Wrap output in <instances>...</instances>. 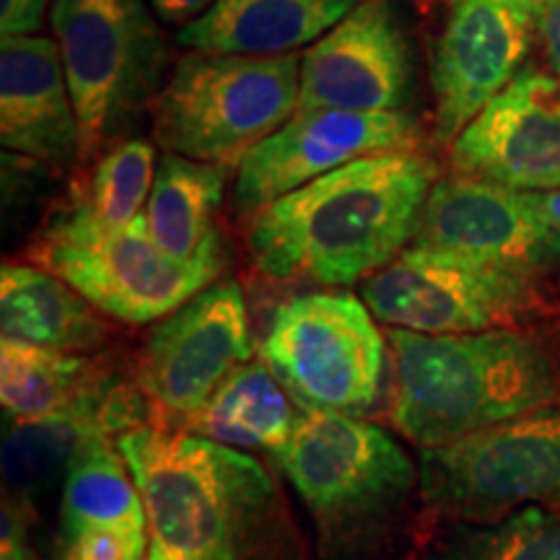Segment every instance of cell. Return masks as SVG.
<instances>
[{"instance_id": "cell-1", "label": "cell", "mask_w": 560, "mask_h": 560, "mask_svg": "<svg viewBox=\"0 0 560 560\" xmlns=\"http://www.w3.org/2000/svg\"><path fill=\"white\" fill-rule=\"evenodd\" d=\"M436 182V161L420 149L374 153L340 166L252 219V262L272 280H366L416 236Z\"/></svg>"}, {"instance_id": "cell-2", "label": "cell", "mask_w": 560, "mask_h": 560, "mask_svg": "<svg viewBox=\"0 0 560 560\" xmlns=\"http://www.w3.org/2000/svg\"><path fill=\"white\" fill-rule=\"evenodd\" d=\"M117 446L149 514V560H306L260 462L149 425L122 433Z\"/></svg>"}, {"instance_id": "cell-3", "label": "cell", "mask_w": 560, "mask_h": 560, "mask_svg": "<svg viewBox=\"0 0 560 560\" xmlns=\"http://www.w3.org/2000/svg\"><path fill=\"white\" fill-rule=\"evenodd\" d=\"M392 423L420 450L450 444L560 400V369L529 335L389 330Z\"/></svg>"}, {"instance_id": "cell-4", "label": "cell", "mask_w": 560, "mask_h": 560, "mask_svg": "<svg viewBox=\"0 0 560 560\" xmlns=\"http://www.w3.org/2000/svg\"><path fill=\"white\" fill-rule=\"evenodd\" d=\"M301 495L330 556H361L400 520L420 470L380 425L306 410L289 444L272 454Z\"/></svg>"}, {"instance_id": "cell-5", "label": "cell", "mask_w": 560, "mask_h": 560, "mask_svg": "<svg viewBox=\"0 0 560 560\" xmlns=\"http://www.w3.org/2000/svg\"><path fill=\"white\" fill-rule=\"evenodd\" d=\"M301 58L190 52L174 62L151 104L153 138L166 153L240 170L262 140L299 112Z\"/></svg>"}, {"instance_id": "cell-6", "label": "cell", "mask_w": 560, "mask_h": 560, "mask_svg": "<svg viewBox=\"0 0 560 560\" xmlns=\"http://www.w3.org/2000/svg\"><path fill=\"white\" fill-rule=\"evenodd\" d=\"M145 0H55L50 21L83 136V161L120 143L156 102L170 45Z\"/></svg>"}, {"instance_id": "cell-7", "label": "cell", "mask_w": 560, "mask_h": 560, "mask_svg": "<svg viewBox=\"0 0 560 560\" xmlns=\"http://www.w3.org/2000/svg\"><path fill=\"white\" fill-rule=\"evenodd\" d=\"M30 257L91 306L128 325L170 317L221 272V265H185L164 255L143 215L125 229H109L73 208L45 229Z\"/></svg>"}, {"instance_id": "cell-8", "label": "cell", "mask_w": 560, "mask_h": 560, "mask_svg": "<svg viewBox=\"0 0 560 560\" xmlns=\"http://www.w3.org/2000/svg\"><path fill=\"white\" fill-rule=\"evenodd\" d=\"M420 493L439 514L475 524L560 503V405L423 450Z\"/></svg>"}, {"instance_id": "cell-9", "label": "cell", "mask_w": 560, "mask_h": 560, "mask_svg": "<svg viewBox=\"0 0 560 560\" xmlns=\"http://www.w3.org/2000/svg\"><path fill=\"white\" fill-rule=\"evenodd\" d=\"M350 293H304L280 304L262 359L304 410L359 416L376 402L384 340Z\"/></svg>"}, {"instance_id": "cell-10", "label": "cell", "mask_w": 560, "mask_h": 560, "mask_svg": "<svg viewBox=\"0 0 560 560\" xmlns=\"http://www.w3.org/2000/svg\"><path fill=\"white\" fill-rule=\"evenodd\" d=\"M363 304L384 325L420 335L511 330L537 310V280L429 247L402 249L363 280Z\"/></svg>"}, {"instance_id": "cell-11", "label": "cell", "mask_w": 560, "mask_h": 560, "mask_svg": "<svg viewBox=\"0 0 560 560\" xmlns=\"http://www.w3.org/2000/svg\"><path fill=\"white\" fill-rule=\"evenodd\" d=\"M249 355L240 283H210L153 327L138 361V387L161 416L187 423Z\"/></svg>"}, {"instance_id": "cell-12", "label": "cell", "mask_w": 560, "mask_h": 560, "mask_svg": "<svg viewBox=\"0 0 560 560\" xmlns=\"http://www.w3.org/2000/svg\"><path fill=\"white\" fill-rule=\"evenodd\" d=\"M416 47L397 0H363L301 55L299 109L405 112Z\"/></svg>"}, {"instance_id": "cell-13", "label": "cell", "mask_w": 560, "mask_h": 560, "mask_svg": "<svg viewBox=\"0 0 560 560\" xmlns=\"http://www.w3.org/2000/svg\"><path fill=\"white\" fill-rule=\"evenodd\" d=\"M412 240L535 280L560 272V229L537 195L462 174L439 177Z\"/></svg>"}, {"instance_id": "cell-14", "label": "cell", "mask_w": 560, "mask_h": 560, "mask_svg": "<svg viewBox=\"0 0 560 560\" xmlns=\"http://www.w3.org/2000/svg\"><path fill=\"white\" fill-rule=\"evenodd\" d=\"M418 140V122L408 112L299 109L236 170L234 206L244 215H257L340 166L374 153L412 151Z\"/></svg>"}, {"instance_id": "cell-15", "label": "cell", "mask_w": 560, "mask_h": 560, "mask_svg": "<svg viewBox=\"0 0 560 560\" xmlns=\"http://www.w3.org/2000/svg\"><path fill=\"white\" fill-rule=\"evenodd\" d=\"M452 170L516 192L560 190V79L520 75L452 143Z\"/></svg>"}, {"instance_id": "cell-16", "label": "cell", "mask_w": 560, "mask_h": 560, "mask_svg": "<svg viewBox=\"0 0 560 560\" xmlns=\"http://www.w3.org/2000/svg\"><path fill=\"white\" fill-rule=\"evenodd\" d=\"M535 16L503 0H454L433 55L436 140L454 138L520 75Z\"/></svg>"}, {"instance_id": "cell-17", "label": "cell", "mask_w": 560, "mask_h": 560, "mask_svg": "<svg viewBox=\"0 0 560 560\" xmlns=\"http://www.w3.org/2000/svg\"><path fill=\"white\" fill-rule=\"evenodd\" d=\"M0 143L58 170L83 161L81 122L55 39L0 42Z\"/></svg>"}, {"instance_id": "cell-18", "label": "cell", "mask_w": 560, "mask_h": 560, "mask_svg": "<svg viewBox=\"0 0 560 560\" xmlns=\"http://www.w3.org/2000/svg\"><path fill=\"white\" fill-rule=\"evenodd\" d=\"M363 0H215L182 26L177 39L192 52L276 58L314 45Z\"/></svg>"}, {"instance_id": "cell-19", "label": "cell", "mask_w": 560, "mask_h": 560, "mask_svg": "<svg viewBox=\"0 0 560 560\" xmlns=\"http://www.w3.org/2000/svg\"><path fill=\"white\" fill-rule=\"evenodd\" d=\"M117 384L115 376L81 355L19 340L0 342V400L21 423L91 418L104 429V405Z\"/></svg>"}, {"instance_id": "cell-20", "label": "cell", "mask_w": 560, "mask_h": 560, "mask_svg": "<svg viewBox=\"0 0 560 560\" xmlns=\"http://www.w3.org/2000/svg\"><path fill=\"white\" fill-rule=\"evenodd\" d=\"M226 187V172L210 164L164 153L143 210L153 244L185 265H221V236L215 229Z\"/></svg>"}, {"instance_id": "cell-21", "label": "cell", "mask_w": 560, "mask_h": 560, "mask_svg": "<svg viewBox=\"0 0 560 560\" xmlns=\"http://www.w3.org/2000/svg\"><path fill=\"white\" fill-rule=\"evenodd\" d=\"M79 291L37 265H3L0 270V327L3 340L86 353L107 340V325Z\"/></svg>"}, {"instance_id": "cell-22", "label": "cell", "mask_w": 560, "mask_h": 560, "mask_svg": "<svg viewBox=\"0 0 560 560\" xmlns=\"http://www.w3.org/2000/svg\"><path fill=\"white\" fill-rule=\"evenodd\" d=\"M296 423L299 416L268 363L249 361L231 371L202 410L187 420L185 431L229 450L276 454L289 444Z\"/></svg>"}, {"instance_id": "cell-23", "label": "cell", "mask_w": 560, "mask_h": 560, "mask_svg": "<svg viewBox=\"0 0 560 560\" xmlns=\"http://www.w3.org/2000/svg\"><path fill=\"white\" fill-rule=\"evenodd\" d=\"M122 454L96 441L62 480L60 540L91 527L149 532V514Z\"/></svg>"}, {"instance_id": "cell-24", "label": "cell", "mask_w": 560, "mask_h": 560, "mask_svg": "<svg viewBox=\"0 0 560 560\" xmlns=\"http://www.w3.org/2000/svg\"><path fill=\"white\" fill-rule=\"evenodd\" d=\"M107 431L91 418H47L19 423L3 439V478L11 495L5 499L32 503L45 499L66 480L70 467Z\"/></svg>"}, {"instance_id": "cell-25", "label": "cell", "mask_w": 560, "mask_h": 560, "mask_svg": "<svg viewBox=\"0 0 560 560\" xmlns=\"http://www.w3.org/2000/svg\"><path fill=\"white\" fill-rule=\"evenodd\" d=\"M156 149L149 140H120L96 159L73 210L109 229H125L143 215L156 179Z\"/></svg>"}, {"instance_id": "cell-26", "label": "cell", "mask_w": 560, "mask_h": 560, "mask_svg": "<svg viewBox=\"0 0 560 560\" xmlns=\"http://www.w3.org/2000/svg\"><path fill=\"white\" fill-rule=\"evenodd\" d=\"M429 560H560V503L454 529Z\"/></svg>"}, {"instance_id": "cell-27", "label": "cell", "mask_w": 560, "mask_h": 560, "mask_svg": "<svg viewBox=\"0 0 560 560\" xmlns=\"http://www.w3.org/2000/svg\"><path fill=\"white\" fill-rule=\"evenodd\" d=\"M149 532L91 527L60 540L62 560H143Z\"/></svg>"}, {"instance_id": "cell-28", "label": "cell", "mask_w": 560, "mask_h": 560, "mask_svg": "<svg viewBox=\"0 0 560 560\" xmlns=\"http://www.w3.org/2000/svg\"><path fill=\"white\" fill-rule=\"evenodd\" d=\"M55 0H0V32L3 37H30L42 30L52 13Z\"/></svg>"}, {"instance_id": "cell-29", "label": "cell", "mask_w": 560, "mask_h": 560, "mask_svg": "<svg viewBox=\"0 0 560 560\" xmlns=\"http://www.w3.org/2000/svg\"><path fill=\"white\" fill-rule=\"evenodd\" d=\"M535 32L540 37L545 60L550 62V68L560 79V0H552L548 9L537 13Z\"/></svg>"}, {"instance_id": "cell-30", "label": "cell", "mask_w": 560, "mask_h": 560, "mask_svg": "<svg viewBox=\"0 0 560 560\" xmlns=\"http://www.w3.org/2000/svg\"><path fill=\"white\" fill-rule=\"evenodd\" d=\"M149 3L164 24L187 26L195 19H200L215 0H149Z\"/></svg>"}, {"instance_id": "cell-31", "label": "cell", "mask_w": 560, "mask_h": 560, "mask_svg": "<svg viewBox=\"0 0 560 560\" xmlns=\"http://www.w3.org/2000/svg\"><path fill=\"white\" fill-rule=\"evenodd\" d=\"M535 195H537V202H540L545 213H548V219L560 229V190H556V192H535Z\"/></svg>"}, {"instance_id": "cell-32", "label": "cell", "mask_w": 560, "mask_h": 560, "mask_svg": "<svg viewBox=\"0 0 560 560\" xmlns=\"http://www.w3.org/2000/svg\"><path fill=\"white\" fill-rule=\"evenodd\" d=\"M503 3L516 5V9L527 11V13H532V16L537 19V13H542L545 9H548V5L552 3V0H503Z\"/></svg>"}]
</instances>
